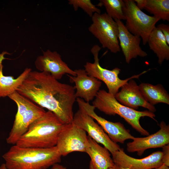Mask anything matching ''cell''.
Segmentation results:
<instances>
[{"label":"cell","mask_w":169,"mask_h":169,"mask_svg":"<svg viewBox=\"0 0 169 169\" xmlns=\"http://www.w3.org/2000/svg\"><path fill=\"white\" fill-rule=\"evenodd\" d=\"M8 97L16 103L18 108L12 128L6 139L7 143L14 145L30 125L46 111L17 91Z\"/></svg>","instance_id":"5b68a950"},{"label":"cell","mask_w":169,"mask_h":169,"mask_svg":"<svg viewBox=\"0 0 169 169\" xmlns=\"http://www.w3.org/2000/svg\"><path fill=\"white\" fill-rule=\"evenodd\" d=\"M56 146L48 148L12 146L2 157L7 169H47L61 161Z\"/></svg>","instance_id":"7a4b0ae2"},{"label":"cell","mask_w":169,"mask_h":169,"mask_svg":"<svg viewBox=\"0 0 169 169\" xmlns=\"http://www.w3.org/2000/svg\"><path fill=\"white\" fill-rule=\"evenodd\" d=\"M35 65L39 71L49 73L57 80L61 79L66 74L76 76L74 71L62 60L61 55L56 51H51L49 49L43 51L42 55L37 58Z\"/></svg>","instance_id":"4fadbf2b"},{"label":"cell","mask_w":169,"mask_h":169,"mask_svg":"<svg viewBox=\"0 0 169 169\" xmlns=\"http://www.w3.org/2000/svg\"><path fill=\"white\" fill-rule=\"evenodd\" d=\"M51 169H66V168L62 165L57 163L53 165ZM0 169H7L4 163L0 166Z\"/></svg>","instance_id":"4316f807"},{"label":"cell","mask_w":169,"mask_h":169,"mask_svg":"<svg viewBox=\"0 0 169 169\" xmlns=\"http://www.w3.org/2000/svg\"><path fill=\"white\" fill-rule=\"evenodd\" d=\"M138 86L143 97L151 104L154 105L164 103L169 105V94L162 84L142 83Z\"/></svg>","instance_id":"44dd1931"},{"label":"cell","mask_w":169,"mask_h":169,"mask_svg":"<svg viewBox=\"0 0 169 169\" xmlns=\"http://www.w3.org/2000/svg\"><path fill=\"white\" fill-rule=\"evenodd\" d=\"M161 31L165 38L166 42L169 45V26L164 23L159 24L157 27Z\"/></svg>","instance_id":"484cf974"},{"label":"cell","mask_w":169,"mask_h":169,"mask_svg":"<svg viewBox=\"0 0 169 169\" xmlns=\"http://www.w3.org/2000/svg\"><path fill=\"white\" fill-rule=\"evenodd\" d=\"M108 169H129L128 168H126L122 167L118 165L115 164L112 167L109 168Z\"/></svg>","instance_id":"83f0119b"},{"label":"cell","mask_w":169,"mask_h":169,"mask_svg":"<svg viewBox=\"0 0 169 169\" xmlns=\"http://www.w3.org/2000/svg\"><path fill=\"white\" fill-rule=\"evenodd\" d=\"M91 18L92 23L88 28L89 31L98 39L102 47L112 53L119 52L120 48L117 22L106 13H95Z\"/></svg>","instance_id":"52a82bcc"},{"label":"cell","mask_w":169,"mask_h":169,"mask_svg":"<svg viewBox=\"0 0 169 169\" xmlns=\"http://www.w3.org/2000/svg\"><path fill=\"white\" fill-rule=\"evenodd\" d=\"M124 2L122 0H100L97 6L104 7L106 13L114 20H125L123 12Z\"/></svg>","instance_id":"603a6c76"},{"label":"cell","mask_w":169,"mask_h":169,"mask_svg":"<svg viewBox=\"0 0 169 169\" xmlns=\"http://www.w3.org/2000/svg\"><path fill=\"white\" fill-rule=\"evenodd\" d=\"M86 132L73 122L64 124L56 146L62 156L74 151L85 152L89 146Z\"/></svg>","instance_id":"9c48e42d"},{"label":"cell","mask_w":169,"mask_h":169,"mask_svg":"<svg viewBox=\"0 0 169 169\" xmlns=\"http://www.w3.org/2000/svg\"><path fill=\"white\" fill-rule=\"evenodd\" d=\"M76 101L79 108L95 119L114 142L124 144L126 140L134 139V137L130 133L129 130L120 122L110 121L99 116L95 112V107L82 99L77 98Z\"/></svg>","instance_id":"8fae6325"},{"label":"cell","mask_w":169,"mask_h":169,"mask_svg":"<svg viewBox=\"0 0 169 169\" xmlns=\"http://www.w3.org/2000/svg\"><path fill=\"white\" fill-rule=\"evenodd\" d=\"M162 152H154L148 156L137 159L127 155L123 148L111 154L115 164L129 169H151L158 167L162 165Z\"/></svg>","instance_id":"5bb4252c"},{"label":"cell","mask_w":169,"mask_h":169,"mask_svg":"<svg viewBox=\"0 0 169 169\" xmlns=\"http://www.w3.org/2000/svg\"><path fill=\"white\" fill-rule=\"evenodd\" d=\"M119 29L118 40L120 48L124 55L125 62L129 64L131 60L138 56L146 57L147 53L140 46L141 38L131 33L121 20H116Z\"/></svg>","instance_id":"e0dca14e"},{"label":"cell","mask_w":169,"mask_h":169,"mask_svg":"<svg viewBox=\"0 0 169 169\" xmlns=\"http://www.w3.org/2000/svg\"><path fill=\"white\" fill-rule=\"evenodd\" d=\"M7 52L0 54V97L8 96L15 91L22 84L29 73L32 70L26 68L16 78L12 76H5L3 72L2 61L6 59L4 57Z\"/></svg>","instance_id":"d6986e66"},{"label":"cell","mask_w":169,"mask_h":169,"mask_svg":"<svg viewBox=\"0 0 169 169\" xmlns=\"http://www.w3.org/2000/svg\"><path fill=\"white\" fill-rule=\"evenodd\" d=\"M16 91L53 112L64 124L72 122L76 99L74 87L60 82L49 73L31 70Z\"/></svg>","instance_id":"6da1fadb"},{"label":"cell","mask_w":169,"mask_h":169,"mask_svg":"<svg viewBox=\"0 0 169 169\" xmlns=\"http://www.w3.org/2000/svg\"><path fill=\"white\" fill-rule=\"evenodd\" d=\"M72 122L87 132L88 136L94 140L103 145L111 155L121 149L117 143L110 139L101 126L82 109L79 108L74 114Z\"/></svg>","instance_id":"30bf717a"},{"label":"cell","mask_w":169,"mask_h":169,"mask_svg":"<svg viewBox=\"0 0 169 169\" xmlns=\"http://www.w3.org/2000/svg\"><path fill=\"white\" fill-rule=\"evenodd\" d=\"M92 104L95 108L106 115H119L143 136H147L149 133L141 125L140 118L147 116L156 121L154 113L147 110L138 111L124 105L116 100L114 95L103 90L98 91Z\"/></svg>","instance_id":"277c9868"},{"label":"cell","mask_w":169,"mask_h":169,"mask_svg":"<svg viewBox=\"0 0 169 169\" xmlns=\"http://www.w3.org/2000/svg\"><path fill=\"white\" fill-rule=\"evenodd\" d=\"M121 90L114 96L121 104L137 110L139 107L146 108L154 113L156 110L154 105L147 102L142 95L139 86L133 79L121 87Z\"/></svg>","instance_id":"9a60e30c"},{"label":"cell","mask_w":169,"mask_h":169,"mask_svg":"<svg viewBox=\"0 0 169 169\" xmlns=\"http://www.w3.org/2000/svg\"><path fill=\"white\" fill-rule=\"evenodd\" d=\"M150 49L156 54L158 62L161 65L169 59V46L162 33L156 27L150 34L147 40Z\"/></svg>","instance_id":"ffe728a7"},{"label":"cell","mask_w":169,"mask_h":169,"mask_svg":"<svg viewBox=\"0 0 169 169\" xmlns=\"http://www.w3.org/2000/svg\"><path fill=\"white\" fill-rule=\"evenodd\" d=\"M151 169H169V168L164 165H162L158 167Z\"/></svg>","instance_id":"f1b7e54d"},{"label":"cell","mask_w":169,"mask_h":169,"mask_svg":"<svg viewBox=\"0 0 169 169\" xmlns=\"http://www.w3.org/2000/svg\"><path fill=\"white\" fill-rule=\"evenodd\" d=\"M89 146L85 153L90 156L89 169H108L115 164L111 154L105 147L88 136Z\"/></svg>","instance_id":"ac0fdd59"},{"label":"cell","mask_w":169,"mask_h":169,"mask_svg":"<svg viewBox=\"0 0 169 169\" xmlns=\"http://www.w3.org/2000/svg\"><path fill=\"white\" fill-rule=\"evenodd\" d=\"M100 50L101 48L98 45L96 44L93 46L91 52L94 56V62L93 63L86 62L84 65V69L89 76L103 81L106 85L108 92L114 96L119 92L120 88L129 80L134 78L138 79L141 75L150 70L149 69L125 79H121L118 76L120 71L119 68L116 67L110 70L100 66L98 58L99 53Z\"/></svg>","instance_id":"ba28073f"},{"label":"cell","mask_w":169,"mask_h":169,"mask_svg":"<svg viewBox=\"0 0 169 169\" xmlns=\"http://www.w3.org/2000/svg\"><path fill=\"white\" fill-rule=\"evenodd\" d=\"M64 124L54 113L48 110L30 125L15 145L37 148L55 146Z\"/></svg>","instance_id":"3957f363"},{"label":"cell","mask_w":169,"mask_h":169,"mask_svg":"<svg viewBox=\"0 0 169 169\" xmlns=\"http://www.w3.org/2000/svg\"><path fill=\"white\" fill-rule=\"evenodd\" d=\"M162 156L161 161L162 165L169 166V144L165 145L162 147Z\"/></svg>","instance_id":"d4e9b609"},{"label":"cell","mask_w":169,"mask_h":169,"mask_svg":"<svg viewBox=\"0 0 169 169\" xmlns=\"http://www.w3.org/2000/svg\"><path fill=\"white\" fill-rule=\"evenodd\" d=\"M160 129L156 133L143 137H134L126 144V150L130 153L136 152L141 156L146 150L161 148L169 144V125L164 121L159 125Z\"/></svg>","instance_id":"7c38bea8"},{"label":"cell","mask_w":169,"mask_h":169,"mask_svg":"<svg viewBox=\"0 0 169 169\" xmlns=\"http://www.w3.org/2000/svg\"><path fill=\"white\" fill-rule=\"evenodd\" d=\"M137 7L164 21H169V0H134Z\"/></svg>","instance_id":"7402d4cb"},{"label":"cell","mask_w":169,"mask_h":169,"mask_svg":"<svg viewBox=\"0 0 169 169\" xmlns=\"http://www.w3.org/2000/svg\"><path fill=\"white\" fill-rule=\"evenodd\" d=\"M74 71L76 76L68 75L70 82L75 84V97L83 99L85 102H89L96 96L102 83L97 79L89 76L84 69Z\"/></svg>","instance_id":"2e32d148"},{"label":"cell","mask_w":169,"mask_h":169,"mask_svg":"<svg viewBox=\"0 0 169 169\" xmlns=\"http://www.w3.org/2000/svg\"><path fill=\"white\" fill-rule=\"evenodd\" d=\"M68 3L73 6L74 10L79 8L83 9L90 17L95 13H101V10L96 7L90 0H69Z\"/></svg>","instance_id":"cb8c5ba5"},{"label":"cell","mask_w":169,"mask_h":169,"mask_svg":"<svg viewBox=\"0 0 169 169\" xmlns=\"http://www.w3.org/2000/svg\"><path fill=\"white\" fill-rule=\"evenodd\" d=\"M123 12L126 20L125 25L132 34L139 36L143 44L147 43L149 36L160 19L148 15L139 9L133 0H124Z\"/></svg>","instance_id":"8992f818"}]
</instances>
